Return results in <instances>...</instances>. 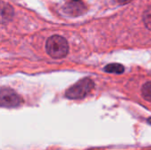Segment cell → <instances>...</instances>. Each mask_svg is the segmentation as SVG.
Masks as SVG:
<instances>
[{
    "label": "cell",
    "mask_w": 151,
    "mask_h": 150,
    "mask_svg": "<svg viewBox=\"0 0 151 150\" xmlns=\"http://www.w3.org/2000/svg\"><path fill=\"white\" fill-rule=\"evenodd\" d=\"M142 94L144 99L151 102V81L145 83L142 88Z\"/></svg>",
    "instance_id": "obj_6"
},
{
    "label": "cell",
    "mask_w": 151,
    "mask_h": 150,
    "mask_svg": "<svg viewBox=\"0 0 151 150\" xmlns=\"http://www.w3.org/2000/svg\"><path fill=\"white\" fill-rule=\"evenodd\" d=\"M148 122H149V123L151 125V118H150L148 119Z\"/></svg>",
    "instance_id": "obj_10"
},
{
    "label": "cell",
    "mask_w": 151,
    "mask_h": 150,
    "mask_svg": "<svg viewBox=\"0 0 151 150\" xmlns=\"http://www.w3.org/2000/svg\"><path fill=\"white\" fill-rule=\"evenodd\" d=\"M142 19L146 27L151 30V5L144 11L142 15Z\"/></svg>",
    "instance_id": "obj_5"
},
{
    "label": "cell",
    "mask_w": 151,
    "mask_h": 150,
    "mask_svg": "<svg viewBox=\"0 0 151 150\" xmlns=\"http://www.w3.org/2000/svg\"><path fill=\"white\" fill-rule=\"evenodd\" d=\"M69 50L67 41L59 35H52L46 42V51L53 58L65 57Z\"/></svg>",
    "instance_id": "obj_1"
},
{
    "label": "cell",
    "mask_w": 151,
    "mask_h": 150,
    "mask_svg": "<svg viewBox=\"0 0 151 150\" xmlns=\"http://www.w3.org/2000/svg\"><path fill=\"white\" fill-rule=\"evenodd\" d=\"M95 83L92 80L85 78L73 85L65 92V96L68 99L77 100L86 97L94 88Z\"/></svg>",
    "instance_id": "obj_2"
},
{
    "label": "cell",
    "mask_w": 151,
    "mask_h": 150,
    "mask_svg": "<svg viewBox=\"0 0 151 150\" xmlns=\"http://www.w3.org/2000/svg\"><path fill=\"white\" fill-rule=\"evenodd\" d=\"M66 10H67V11H68L69 13H73L74 10L78 11L81 13V11H80V10H81V11H83V6H82V5H80V4H79V2H78V4H70L69 6L66 7Z\"/></svg>",
    "instance_id": "obj_7"
},
{
    "label": "cell",
    "mask_w": 151,
    "mask_h": 150,
    "mask_svg": "<svg viewBox=\"0 0 151 150\" xmlns=\"http://www.w3.org/2000/svg\"><path fill=\"white\" fill-rule=\"evenodd\" d=\"M0 102L1 106L4 108H15L21 104L22 99L13 90L7 88H2L0 92Z\"/></svg>",
    "instance_id": "obj_3"
},
{
    "label": "cell",
    "mask_w": 151,
    "mask_h": 150,
    "mask_svg": "<svg viewBox=\"0 0 151 150\" xmlns=\"http://www.w3.org/2000/svg\"><path fill=\"white\" fill-rule=\"evenodd\" d=\"M73 1H74V2H79V1H81V0H73Z\"/></svg>",
    "instance_id": "obj_11"
},
{
    "label": "cell",
    "mask_w": 151,
    "mask_h": 150,
    "mask_svg": "<svg viewBox=\"0 0 151 150\" xmlns=\"http://www.w3.org/2000/svg\"><path fill=\"white\" fill-rule=\"evenodd\" d=\"M119 3H120V4H127V3H128V2H130L131 0H117Z\"/></svg>",
    "instance_id": "obj_9"
},
{
    "label": "cell",
    "mask_w": 151,
    "mask_h": 150,
    "mask_svg": "<svg viewBox=\"0 0 151 150\" xmlns=\"http://www.w3.org/2000/svg\"><path fill=\"white\" fill-rule=\"evenodd\" d=\"M104 71L106 72L109 73H117V74H120L123 73L125 71V67L118 63H114V64H109L108 65H106L104 67Z\"/></svg>",
    "instance_id": "obj_4"
},
{
    "label": "cell",
    "mask_w": 151,
    "mask_h": 150,
    "mask_svg": "<svg viewBox=\"0 0 151 150\" xmlns=\"http://www.w3.org/2000/svg\"><path fill=\"white\" fill-rule=\"evenodd\" d=\"M11 10H12L11 6H8V8L7 7H4L2 9V19H4V17L7 18V17H12V12L13 11H10L9 12V11H11Z\"/></svg>",
    "instance_id": "obj_8"
}]
</instances>
